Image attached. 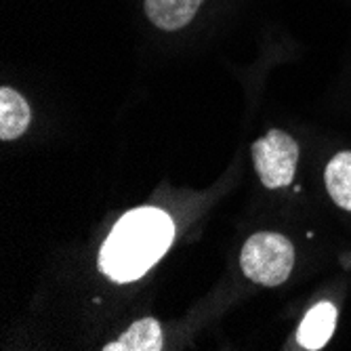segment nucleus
Instances as JSON below:
<instances>
[{
    "label": "nucleus",
    "instance_id": "f03ea898",
    "mask_svg": "<svg viewBox=\"0 0 351 351\" xmlns=\"http://www.w3.org/2000/svg\"><path fill=\"white\" fill-rule=\"evenodd\" d=\"M240 265L248 280L263 286H280L293 271L295 248L282 234L259 232L242 246Z\"/></svg>",
    "mask_w": 351,
    "mask_h": 351
},
{
    "label": "nucleus",
    "instance_id": "6e6552de",
    "mask_svg": "<svg viewBox=\"0 0 351 351\" xmlns=\"http://www.w3.org/2000/svg\"><path fill=\"white\" fill-rule=\"evenodd\" d=\"M326 189L330 198L351 213V152L337 154L326 167Z\"/></svg>",
    "mask_w": 351,
    "mask_h": 351
},
{
    "label": "nucleus",
    "instance_id": "423d86ee",
    "mask_svg": "<svg viewBox=\"0 0 351 351\" xmlns=\"http://www.w3.org/2000/svg\"><path fill=\"white\" fill-rule=\"evenodd\" d=\"M32 112L27 101L13 88H0V139L11 141L25 133Z\"/></svg>",
    "mask_w": 351,
    "mask_h": 351
},
{
    "label": "nucleus",
    "instance_id": "f257e3e1",
    "mask_svg": "<svg viewBox=\"0 0 351 351\" xmlns=\"http://www.w3.org/2000/svg\"><path fill=\"white\" fill-rule=\"evenodd\" d=\"M175 238V226L165 210L152 206L126 213L99 252V269L116 282L141 278Z\"/></svg>",
    "mask_w": 351,
    "mask_h": 351
},
{
    "label": "nucleus",
    "instance_id": "20e7f679",
    "mask_svg": "<svg viewBox=\"0 0 351 351\" xmlns=\"http://www.w3.org/2000/svg\"><path fill=\"white\" fill-rule=\"evenodd\" d=\"M204 0H145V13L156 27L167 32L185 27Z\"/></svg>",
    "mask_w": 351,
    "mask_h": 351
},
{
    "label": "nucleus",
    "instance_id": "7ed1b4c3",
    "mask_svg": "<svg viewBox=\"0 0 351 351\" xmlns=\"http://www.w3.org/2000/svg\"><path fill=\"white\" fill-rule=\"evenodd\" d=\"M254 169L261 183L269 189L289 185L299 162V143L284 131H269L252 143Z\"/></svg>",
    "mask_w": 351,
    "mask_h": 351
},
{
    "label": "nucleus",
    "instance_id": "39448f33",
    "mask_svg": "<svg viewBox=\"0 0 351 351\" xmlns=\"http://www.w3.org/2000/svg\"><path fill=\"white\" fill-rule=\"evenodd\" d=\"M337 324V309L332 303H317L299 326V343L305 349H322L332 337Z\"/></svg>",
    "mask_w": 351,
    "mask_h": 351
},
{
    "label": "nucleus",
    "instance_id": "0eeeda50",
    "mask_svg": "<svg viewBox=\"0 0 351 351\" xmlns=\"http://www.w3.org/2000/svg\"><path fill=\"white\" fill-rule=\"evenodd\" d=\"M162 328L154 317H143L135 322L118 341L106 345V351H160L162 349Z\"/></svg>",
    "mask_w": 351,
    "mask_h": 351
}]
</instances>
